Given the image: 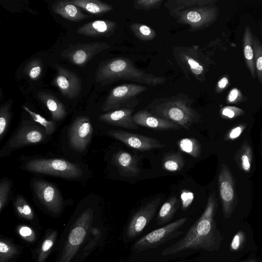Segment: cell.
Wrapping results in <instances>:
<instances>
[{
    "label": "cell",
    "instance_id": "cell-26",
    "mask_svg": "<svg viewBox=\"0 0 262 262\" xmlns=\"http://www.w3.org/2000/svg\"><path fill=\"white\" fill-rule=\"evenodd\" d=\"M243 42L244 53L246 63L252 77L255 78V68L253 50V36L251 29L249 26H247L245 29Z\"/></svg>",
    "mask_w": 262,
    "mask_h": 262
},
{
    "label": "cell",
    "instance_id": "cell-43",
    "mask_svg": "<svg viewBox=\"0 0 262 262\" xmlns=\"http://www.w3.org/2000/svg\"><path fill=\"white\" fill-rule=\"evenodd\" d=\"M244 111L234 106H226L221 110V114L223 117L228 118H233L242 115Z\"/></svg>",
    "mask_w": 262,
    "mask_h": 262
},
{
    "label": "cell",
    "instance_id": "cell-34",
    "mask_svg": "<svg viewBox=\"0 0 262 262\" xmlns=\"http://www.w3.org/2000/svg\"><path fill=\"white\" fill-rule=\"evenodd\" d=\"M43 63L40 58H35L28 62L24 68L25 74L32 81L38 80L41 76Z\"/></svg>",
    "mask_w": 262,
    "mask_h": 262
},
{
    "label": "cell",
    "instance_id": "cell-37",
    "mask_svg": "<svg viewBox=\"0 0 262 262\" xmlns=\"http://www.w3.org/2000/svg\"><path fill=\"white\" fill-rule=\"evenodd\" d=\"M23 109L27 112L35 122L38 123L45 129L47 135H51L53 133L56 129V123L53 120H48L45 118L31 111L29 107L23 105Z\"/></svg>",
    "mask_w": 262,
    "mask_h": 262
},
{
    "label": "cell",
    "instance_id": "cell-46",
    "mask_svg": "<svg viewBox=\"0 0 262 262\" xmlns=\"http://www.w3.org/2000/svg\"><path fill=\"white\" fill-rule=\"evenodd\" d=\"M241 96V94L237 89H233L229 93L227 97V101L230 103H234L238 100Z\"/></svg>",
    "mask_w": 262,
    "mask_h": 262
},
{
    "label": "cell",
    "instance_id": "cell-11",
    "mask_svg": "<svg viewBox=\"0 0 262 262\" xmlns=\"http://www.w3.org/2000/svg\"><path fill=\"white\" fill-rule=\"evenodd\" d=\"M110 48L104 42L71 45L61 52V56L71 63L84 67L96 55Z\"/></svg>",
    "mask_w": 262,
    "mask_h": 262
},
{
    "label": "cell",
    "instance_id": "cell-6",
    "mask_svg": "<svg viewBox=\"0 0 262 262\" xmlns=\"http://www.w3.org/2000/svg\"><path fill=\"white\" fill-rule=\"evenodd\" d=\"M187 217H182L145 234L132 247V251L141 252L158 247L167 241L181 235V228L187 221Z\"/></svg>",
    "mask_w": 262,
    "mask_h": 262
},
{
    "label": "cell",
    "instance_id": "cell-45",
    "mask_svg": "<svg viewBox=\"0 0 262 262\" xmlns=\"http://www.w3.org/2000/svg\"><path fill=\"white\" fill-rule=\"evenodd\" d=\"M245 124H241L237 126L230 130L227 137L228 139L232 140L238 138L246 128Z\"/></svg>",
    "mask_w": 262,
    "mask_h": 262
},
{
    "label": "cell",
    "instance_id": "cell-42",
    "mask_svg": "<svg viewBox=\"0 0 262 262\" xmlns=\"http://www.w3.org/2000/svg\"><path fill=\"white\" fill-rule=\"evenodd\" d=\"M17 231L20 236L28 242H33L36 239V234L34 230L27 225H19Z\"/></svg>",
    "mask_w": 262,
    "mask_h": 262
},
{
    "label": "cell",
    "instance_id": "cell-44",
    "mask_svg": "<svg viewBox=\"0 0 262 262\" xmlns=\"http://www.w3.org/2000/svg\"><path fill=\"white\" fill-rule=\"evenodd\" d=\"M194 199V194L188 190H182L181 193V199L182 208L184 210L187 209L191 204Z\"/></svg>",
    "mask_w": 262,
    "mask_h": 262
},
{
    "label": "cell",
    "instance_id": "cell-25",
    "mask_svg": "<svg viewBox=\"0 0 262 262\" xmlns=\"http://www.w3.org/2000/svg\"><path fill=\"white\" fill-rule=\"evenodd\" d=\"M180 203L176 196L170 197L161 207L157 217V225H163L170 221L177 212Z\"/></svg>",
    "mask_w": 262,
    "mask_h": 262
},
{
    "label": "cell",
    "instance_id": "cell-2",
    "mask_svg": "<svg viewBox=\"0 0 262 262\" xmlns=\"http://www.w3.org/2000/svg\"><path fill=\"white\" fill-rule=\"evenodd\" d=\"M119 80L135 81L154 86L163 84L166 79L137 68L132 60L125 57H116L101 61L95 72V81L102 86H105Z\"/></svg>",
    "mask_w": 262,
    "mask_h": 262
},
{
    "label": "cell",
    "instance_id": "cell-29",
    "mask_svg": "<svg viewBox=\"0 0 262 262\" xmlns=\"http://www.w3.org/2000/svg\"><path fill=\"white\" fill-rule=\"evenodd\" d=\"M177 144L181 151L193 158H198L201 155L202 146L201 143L195 138H183L178 141Z\"/></svg>",
    "mask_w": 262,
    "mask_h": 262
},
{
    "label": "cell",
    "instance_id": "cell-41",
    "mask_svg": "<svg viewBox=\"0 0 262 262\" xmlns=\"http://www.w3.org/2000/svg\"><path fill=\"white\" fill-rule=\"evenodd\" d=\"M11 184L9 180H5L0 184V211L4 208L9 196Z\"/></svg>",
    "mask_w": 262,
    "mask_h": 262
},
{
    "label": "cell",
    "instance_id": "cell-15",
    "mask_svg": "<svg viewBox=\"0 0 262 262\" xmlns=\"http://www.w3.org/2000/svg\"><path fill=\"white\" fill-rule=\"evenodd\" d=\"M34 192L46 209L54 214L61 212L63 200L56 187L43 180H35L33 182Z\"/></svg>",
    "mask_w": 262,
    "mask_h": 262
},
{
    "label": "cell",
    "instance_id": "cell-40",
    "mask_svg": "<svg viewBox=\"0 0 262 262\" xmlns=\"http://www.w3.org/2000/svg\"><path fill=\"white\" fill-rule=\"evenodd\" d=\"M246 242V235L243 231H239L233 236L230 248L232 251H237L241 250Z\"/></svg>",
    "mask_w": 262,
    "mask_h": 262
},
{
    "label": "cell",
    "instance_id": "cell-48",
    "mask_svg": "<svg viewBox=\"0 0 262 262\" xmlns=\"http://www.w3.org/2000/svg\"><path fill=\"white\" fill-rule=\"evenodd\" d=\"M244 262H257V261L255 259H251Z\"/></svg>",
    "mask_w": 262,
    "mask_h": 262
},
{
    "label": "cell",
    "instance_id": "cell-30",
    "mask_svg": "<svg viewBox=\"0 0 262 262\" xmlns=\"http://www.w3.org/2000/svg\"><path fill=\"white\" fill-rule=\"evenodd\" d=\"M58 232L54 230L49 232L43 239L38 252L36 262H44L53 249Z\"/></svg>",
    "mask_w": 262,
    "mask_h": 262
},
{
    "label": "cell",
    "instance_id": "cell-38",
    "mask_svg": "<svg viewBox=\"0 0 262 262\" xmlns=\"http://www.w3.org/2000/svg\"><path fill=\"white\" fill-rule=\"evenodd\" d=\"M252 36L255 68L258 80L262 84V46L256 36L254 34Z\"/></svg>",
    "mask_w": 262,
    "mask_h": 262
},
{
    "label": "cell",
    "instance_id": "cell-27",
    "mask_svg": "<svg viewBox=\"0 0 262 262\" xmlns=\"http://www.w3.org/2000/svg\"><path fill=\"white\" fill-rule=\"evenodd\" d=\"M185 165V160L182 154L178 151L165 153L162 160V167L169 172L181 171Z\"/></svg>",
    "mask_w": 262,
    "mask_h": 262
},
{
    "label": "cell",
    "instance_id": "cell-1",
    "mask_svg": "<svg viewBox=\"0 0 262 262\" xmlns=\"http://www.w3.org/2000/svg\"><path fill=\"white\" fill-rule=\"evenodd\" d=\"M217 208L215 192H212L205 209L199 219L189 228L185 235L162 252V255L175 254L187 250H217L222 241L217 228L215 215Z\"/></svg>",
    "mask_w": 262,
    "mask_h": 262
},
{
    "label": "cell",
    "instance_id": "cell-28",
    "mask_svg": "<svg viewBox=\"0 0 262 262\" xmlns=\"http://www.w3.org/2000/svg\"><path fill=\"white\" fill-rule=\"evenodd\" d=\"M214 2V1L212 0H169L164 4V7L169 10V14L172 16L177 12L189 7L210 5L212 3Z\"/></svg>",
    "mask_w": 262,
    "mask_h": 262
},
{
    "label": "cell",
    "instance_id": "cell-47",
    "mask_svg": "<svg viewBox=\"0 0 262 262\" xmlns=\"http://www.w3.org/2000/svg\"><path fill=\"white\" fill-rule=\"evenodd\" d=\"M228 79L226 77H222L217 82L216 91L220 92L224 89L228 84Z\"/></svg>",
    "mask_w": 262,
    "mask_h": 262
},
{
    "label": "cell",
    "instance_id": "cell-17",
    "mask_svg": "<svg viewBox=\"0 0 262 262\" xmlns=\"http://www.w3.org/2000/svg\"><path fill=\"white\" fill-rule=\"evenodd\" d=\"M108 134L127 146L140 151H147L165 146L157 139L122 130H110Z\"/></svg>",
    "mask_w": 262,
    "mask_h": 262
},
{
    "label": "cell",
    "instance_id": "cell-20",
    "mask_svg": "<svg viewBox=\"0 0 262 262\" xmlns=\"http://www.w3.org/2000/svg\"><path fill=\"white\" fill-rule=\"evenodd\" d=\"M117 27V24L111 20H96L84 24L76 30L78 34L93 38L108 37L112 35Z\"/></svg>",
    "mask_w": 262,
    "mask_h": 262
},
{
    "label": "cell",
    "instance_id": "cell-35",
    "mask_svg": "<svg viewBox=\"0 0 262 262\" xmlns=\"http://www.w3.org/2000/svg\"><path fill=\"white\" fill-rule=\"evenodd\" d=\"M16 246L9 240L1 238L0 240V262H7L17 254Z\"/></svg>",
    "mask_w": 262,
    "mask_h": 262
},
{
    "label": "cell",
    "instance_id": "cell-22",
    "mask_svg": "<svg viewBox=\"0 0 262 262\" xmlns=\"http://www.w3.org/2000/svg\"><path fill=\"white\" fill-rule=\"evenodd\" d=\"M52 10L56 14L73 22H79L88 19L90 16L83 13L80 8L71 3L69 0H57L51 6Z\"/></svg>",
    "mask_w": 262,
    "mask_h": 262
},
{
    "label": "cell",
    "instance_id": "cell-39",
    "mask_svg": "<svg viewBox=\"0 0 262 262\" xmlns=\"http://www.w3.org/2000/svg\"><path fill=\"white\" fill-rule=\"evenodd\" d=\"M163 0H136L133 2V7L135 9L149 11L159 9Z\"/></svg>",
    "mask_w": 262,
    "mask_h": 262
},
{
    "label": "cell",
    "instance_id": "cell-8",
    "mask_svg": "<svg viewBox=\"0 0 262 262\" xmlns=\"http://www.w3.org/2000/svg\"><path fill=\"white\" fill-rule=\"evenodd\" d=\"M218 8L210 5L195 6L182 10L172 16L178 23L189 26L191 30L203 29L211 25L217 17Z\"/></svg>",
    "mask_w": 262,
    "mask_h": 262
},
{
    "label": "cell",
    "instance_id": "cell-23",
    "mask_svg": "<svg viewBox=\"0 0 262 262\" xmlns=\"http://www.w3.org/2000/svg\"><path fill=\"white\" fill-rule=\"evenodd\" d=\"M37 96L50 111L53 121H59L67 116L64 105L55 95L45 91H40Z\"/></svg>",
    "mask_w": 262,
    "mask_h": 262
},
{
    "label": "cell",
    "instance_id": "cell-3",
    "mask_svg": "<svg viewBox=\"0 0 262 262\" xmlns=\"http://www.w3.org/2000/svg\"><path fill=\"white\" fill-rule=\"evenodd\" d=\"M192 102L187 95L179 93L169 97L156 98L146 108L154 115L189 130L201 118V115L192 107Z\"/></svg>",
    "mask_w": 262,
    "mask_h": 262
},
{
    "label": "cell",
    "instance_id": "cell-13",
    "mask_svg": "<svg viewBox=\"0 0 262 262\" xmlns=\"http://www.w3.org/2000/svg\"><path fill=\"white\" fill-rule=\"evenodd\" d=\"M93 127L90 118L85 116L77 117L68 132L70 146L81 152L85 150L91 139Z\"/></svg>",
    "mask_w": 262,
    "mask_h": 262
},
{
    "label": "cell",
    "instance_id": "cell-19",
    "mask_svg": "<svg viewBox=\"0 0 262 262\" xmlns=\"http://www.w3.org/2000/svg\"><path fill=\"white\" fill-rule=\"evenodd\" d=\"M137 104H133L117 110L101 114L100 121L106 123L130 129L139 128L133 120V113Z\"/></svg>",
    "mask_w": 262,
    "mask_h": 262
},
{
    "label": "cell",
    "instance_id": "cell-36",
    "mask_svg": "<svg viewBox=\"0 0 262 262\" xmlns=\"http://www.w3.org/2000/svg\"><path fill=\"white\" fill-rule=\"evenodd\" d=\"M14 207L18 215L27 220L34 219V212L28 203L22 196H17L14 202Z\"/></svg>",
    "mask_w": 262,
    "mask_h": 262
},
{
    "label": "cell",
    "instance_id": "cell-10",
    "mask_svg": "<svg viewBox=\"0 0 262 262\" xmlns=\"http://www.w3.org/2000/svg\"><path fill=\"white\" fill-rule=\"evenodd\" d=\"M173 51L174 58L185 74H190L200 81H203L205 68L200 61L199 46L177 47Z\"/></svg>",
    "mask_w": 262,
    "mask_h": 262
},
{
    "label": "cell",
    "instance_id": "cell-5",
    "mask_svg": "<svg viewBox=\"0 0 262 262\" xmlns=\"http://www.w3.org/2000/svg\"><path fill=\"white\" fill-rule=\"evenodd\" d=\"M93 221V211L90 208L78 216L67 236L59 262H71L85 239Z\"/></svg>",
    "mask_w": 262,
    "mask_h": 262
},
{
    "label": "cell",
    "instance_id": "cell-21",
    "mask_svg": "<svg viewBox=\"0 0 262 262\" xmlns=\"http://www.w3.org/2000/svg\"><path fill=\"white\" fill-rule=\"evenodd\" d=\"M137 158L127 151L119 150L113 156L112 163L117 167L122 177H137L141 171Z\"/></svg>",
    "mask_w": 262,
    "mask_h": 262
},
{
    "label": "cell",
    "instance_id": "cell-16",
    "mask_svg": "<svg viewBox=\"0 0 262 262\" xmlns=\"http://www.w3.org/2000/svg\"><path fill=\"white\" fill-rule=\"evenodd\" d=\"M55 67L56 73L52 84L64 97L70 99L77 97L82 90L80 78L75 73L60 65L56 64Z\"/></svg>",
    "mask_w": 262,
    "mask_h": 262
},
{
    "label": "cell",
    "instance_id": "cell-31",
    "mask_svg": "<svg viewBox=\"0 0 262 262\" xmlns=\"http://www.w3.org/2000/svg\"><path fill=\"white\" fill-rule=\"evenodd\" d=\"M237 154L236 159L241 169L245 172H249L251 167L253 153L250 146L247 142L243 143Z\"/></svg>",
    "mask_w": 262,
    "mask_h": 262
},
{
    "label": "cell",
    "instance_id": "cell-14",
    "mask_svg": "<svg viewBox=\"0 0 262 262\" xmlns=\"http://www.w3.org/2000/svg\"><path fill=\"white\" fill-rule=\"evenodd\" d=\"M218 182L224 216L228 219L235 208L237 199L233 178L226 165H222Z\"/></svg>",
    "mask_w": 262,
    "mask_h": 262
},
{
    "label": "cell",
    "instance_id": "cell-12",
    "mask_svg": "<svg viewBox=\"0 0 262 262\" xmlns=\"http://www.w3.org/2000/svg\"><path fill=\"white\" fill-rule=\"evenodd\" d=\"M161 201L159 198L152 200L134 213L126 227L127 239H133L142 232L154 217Z\"/></svg>",
    "mask_w": 262,
    "mask_h": 262
},
{
    "label": "cell",
    "instance_id": "cell-33",
    "mask_svg": "<svg viewBox=\"0 0 262 262\" xmlns=\"http://www.w3.org/2000/svg\"><path fill=\"white\" fill-rule=\"evenodd\" d=\"M129 28L134 35L142 40H151L156 36L155 30L145 24L132 23L129 26Z\"/></svg>",
    "mask_w": 262,
    "mask_h": 262
},
{
    "label": "cell",
    "instance_id": "cell-24",
    "mask_svg": "<svg viewBox=\"0 0 262 262\" xmlns=\"http://www.w3.org/2000/svg\"><path fill=\"white\" fill-rule=\"evenodd\" d=\"M69 1L71 3L79 8L95 15L104 14L113 9V7L112 5L99 0Z\"/></svg>",
    "mask_w": 262,
    "mask_h": 262
},
{
    "label": "cell",
    "instance_id": "cell-32",
    "mask_svg": "<svg viewBox=\"0 0 262 262\" xmlns=\"http://www.w3.org/2000/svg\"><path fill=\"white\" fill-rule=\"evenodd\" d=\"M12 100L10 99L2 104L0 107V141L5 135L10 124L12 115Z\"/></svg>",
    "mask_w": 262,
    "mask_h": 262
},
{
    "label": "cell",
    "instance_id": "cell-4",
    "mask_svg": "<svg viewBox=\"0 0 262 262\" xmlns=\"http://www.w3.org/2000/svg\"><path fill=\"white\" fill-rule=\"evenodd\" d=\"M24 166L29 171L69 179L79 178L83 174L79 165L61 159H33Z\"/></svg>",
    "mask_w": 262,
    "mask_h": 262
},
{
    "label": "cell",
    "instance_id": "cell-9",
    "mask_svg": "<svg viewBox=\"0 0 262 262\" xmlns=\"http://www.w3.org/2000/svg\"><path fill=\"white\" fill-rule=\"evenodd\" d=\"M47 135L45 129L41 125L34 121L25 120L8 141L5 147L11 151L26 146L38 144L43 141Z\"/></svg>",
    "mask_w": 262,
    "mask_h": 262
},
{
    "label": "cell",
    "instance_id": "cell-7",
    "mask_svg": "<svg viewBox=\"0 0 262 262\" xmlns=\"http://www.w3.org/2000/svg\"><path fill=\"white\" fill-rule=\"evenodd\" d=\"M147 90L146 86L135 83L118 85L111 90L101 110L108 112L133 104H138L139 100L137 96Z\"/></svg>",
    "mask_w": 262,
    "mask_h": 262
},
{
    "label": "cell",
    "instance_id": "cell-18",
    "mask_svg": "<svg viewBox=\"0 0 262 262\" xmlns=\"http://www.w3.org/2000/svg\"><path fill=\"white\" fill-rule=\"evenodd\" d=\"M133 120L137 125L156 130H179L181 128L176 123L154 115L146 108L133 114Z\"/></svg>",
    "mask_w": 262,
    "mask_h": 262
},
{
    "label": "cell",
    "instance_id": "cell-49",
    "mask_svg": "<svg viewBox=\"0 0 262 262\" xmlns=\"http://www.w3.org/2000/svg\"><path fill=\"white\" fill-rule=\"evenodd\" d=\"M261 34H262V28H261Z\"/></svg>",
    "mask_w": 262,
    "mask_h": 262
}]
</instances>
